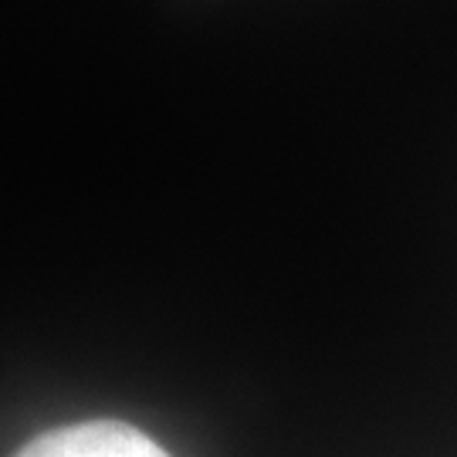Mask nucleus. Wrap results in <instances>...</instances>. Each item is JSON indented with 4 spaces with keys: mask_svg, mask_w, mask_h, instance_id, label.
<instances>
[{
    "mask_svg": "<svg viewBox=\"0 0 457 457\" xmlns=\"http://www.w3.org/2000/svg\"><path fill=\"white\" fill-rule=\"evenodd\" d=\"M14 457H170L143 434L139 427L122 420H88L48 430L28 441Z\"/></svg>",
    "mask_w": 457,
    "mask_h": 457,
    "instance_id": "1",
    "label": "nucleus"
}]
</instances>
